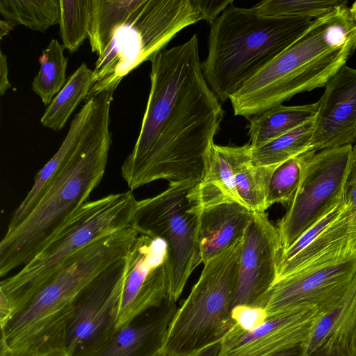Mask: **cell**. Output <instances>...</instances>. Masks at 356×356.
Listing matches in <instances>:
<instances>
[{
    "instance_id": "15",
    "label": "cell",
    "mask_w": 356,
    "mask_h": 356,
    "mask_svg": "<svg viewBox=\"0 0 356 356\" xmlns=\"http://www.w3.org/2000/svg\"><path fill=\"white\" fill-rule=\"evenodd\" d=\"M319 312L299 307L268 318L252 331L235 325L220 341L217 356H270L307 341Z\"/></svg>"
},
{
    "instance_id": "39",
    "label": "cell",
    "mask_w": 356,
    "mask_h": 356,
    "mask_svg": "<svg viewBox=\"0 0 356 356\" xmlns=\"http://www.w3.org/2000/svg\"><path fill=\"white\" fill-rule=\"evenodd\" d=\"M0 356H35L32 353L22 350L10 348L3 338L0 339Z\"/></svg>"
},
{
    "instance_id": "25",
    "label": "cell",
    "mask_w": 356,
    "mask_h": 356,
    "mask_svg": "<svg viewBox=\"0 0 356 356\" xmlns=\"http://www.w3.org/2000/svg\"><path fill=\"white\" fill-rule=\"evenodd\" d=\"M143 0H92L88 39L91 51L101 56L115 32L129 19Z\"/></svg>"
},
{
    "instance_id": "42",
    "label": "cell",
    "mask_w": 356,
    "mask_h": 356,
    "mask_svg": "<svg viewBox=\"0 0 356 356\" xmlns=\"http://www.w3.org/2000/svg\"><path fill=\"white\" fill-rule=\"evenodd\" d=\"M45 356H67V355L65 353H54L47 355Z\"/></svg>"
},
{
    "instance_id": "20",
    "label": "cell",
    "mask_w": 356,
    "mask_h": 356,
    "mask_svg": "<svg viewBox=\"0 0 356 356\" xmlns=\"http://www.w3.org/2000/svg\"><path fill=\"white\" fill-rule=\"evenodd\" d=\"M96 102L97 95L88 98L73 118L60 146L36 174L32 187L13 212L7 231L13 230L24 220L69 161L87 130Z\"/></svg>"
},
{
    "instance_id": "1",
    "label": "cell",
    "mask_w": 356,
    "mask_h": 356,
    "mask_svg": "<svg viewBox=\"0 0 356 356\" xmlns=\"http://www.w3.org/2000/svg\"><path fill=\"white\" fill-rule=\"evenodd\" d=\"M140 131L121 166L130 191L152 181L197 183L224 111L206 81L196 34L151 60Z\"/></svg>"
},
{
    "instance_id": "7",
    "label": "cell",
    "mask_w": 356,
    "mask_h": 356,
    "mask_svg": "<svg viewBox=\"0 0 356 356\" xmlns=\"http://www.w3.org/2000/svg\"><path fill=\"white\" fill-rule=\"evenodd\" d=\"M138 200L132 191L84 203L44 248L0 283V305L11 319L70 255L94 241L131 227Z\"/></svg>"
},
{
    "instance_id": "8",
    "label": "cell",
    "mask_w": 356,
    "mask_h": 356,
    "mask_svg": "<svg viewBox=\"0 0 356 356\" xmlns=\"http://www.w3.org/2000/svg\"><path fill=\"white\" fill-rule=\"evenodd\" d=\"M241 246L242 239L203 264L197 282L169 325L163 351L176 355H193L221 341L235 325L232 304Z\"/></svg>"
},
{
    "instance_id": "6",
    "label": "cell",
    "mask_w": 356,
    "mask_h": 356,
    "mask_svg": "<svg viewBox=\"0 0 356 356\" xmlns=\"http://www.w3.org/2000/svg\"><path fill=\"white\" fill-rule=\"evenodd\" d=\"M229 4V1L143 0L98 56L87 99L103 91L114 92L126 75L151 61L181 30L201 20L212 23Z\"/></svg>"
},
{
    "instance_id": "35",
    "label": "cell",
    "mask_w": 356,
    "mask_h": 356,
    "mask_svg": "<svg viewBox=\"0 0 356 356\" xmlns=\"http://www.w3.org/2000/svg\"><path fill=\"white\" fill-rule=\"evenodd\" d=\"M343 202L350 212L356 213V143L353 145L348 173L346 178Z\"/></svg>"
},
{
    "instance_id": "31",
    "label": "cell",
    "mask_w": 356,
    "mask_h": 356,
    "mask_svg": "<svg viewBox=\"0 0 356 356\" xmlns=\"http://www.w3.org/2000/svg\"><path fill=\"white\" fill-rule=\"evenodd\" d=\"M346 0H266L254 6L260 15L266 17L320 18Z\"/></svg>"
},
{
    "instance_id": "17",
    "label": "cell",
    "mask_w": 356,
    "mask_h": 356,
    "mask_svg": "<svg viewBox=\"0 0 356 356\" xmlns=\"http://www.w3.org/2000/svg\"><path fill=\"white\" fill-rule=\"evenodd\" d=\"M321 352L356 356V275L342 298L313 323L307 356Z\"/></svg>"
},
{
    "instance_id": "9",
    "label": "cell",
    "mask_w": 356,
    "mask_h": 356,
    "mask_svg": "<svg viewBox=\"0 0 356 356\" xmlns=\"http://www.w3.org/2000/svg\"><path fill=\"white\" fill-rule=\"evenodd\" d=\"M195 182L169 184L159 194L138 200L131 227L167 244L168 298L177 302L195 268L202 263L198 240L199 209L188 198Z\"/></svg>"
},
{
    "instance_id": "41",
    "label": "cell",
    "mask_w": 356,
    "mask_h": 356,
    "mask_svg": "<svg viewBox=\"0 0 356 356\" xmlns=\"http://www.w3.org/2000/svg\"><path fill=\"white\" fill-rule=\"evenodd\" d=\"M349 10L353 20L356 22V1L352 4Z\"/></svg>"
},
{
    "instance_id": "3",
    "label": "cell",
    "mask_w": 356,
    "mask_h": 356,
    "mask_svg": "<svg viewBox=\"0 0 356 356\" xmlns=\"http://www.w3.org/2000/svg\"><path fill=\"white\" fill-rule=\"evenodd\" d=\"M356 50V22L347 4L314 19L291 46L232 95L235 115L250 119L297 94L323 87Z\"/></svg>"
},
{
    "instance_id": "21",
    "label": "cell",
    "mask_w": 356,
    "mask_h": 356,
    "mask_svg": "<svg viewBox=\"0 0 356 356\" xmlns=\"http://www.w3.org/2000/svg\"><path fill=\"white\" fill-rule=\"evenodd\" d=\"M241 147L215 143L212 145L200 180L188 193V198L193 205L200 209L232 200L244 205L237 193L234 179V165Z\"/></svg>"
},
{
    "instance_id": "27",
    "label": "cell",
    "mask_w": 356,
    "mask_h": 356,
    "mask_svg": "<svg viewBox=\"0 0 356 356\" xmlns=\"http://www.w3.org/2000/svg\"><path fill=\"white\" fill-rule=\"evenodd\" d=\"M314 119L257 147H251L252 161L258 165H280L309 151Z\"/></svg>"
},
{
    "instance_id": "5",
    "label": "cell",
    "mask_w": 356,
    "mask_h": 356,
    "mask_svg": "<svg viewBox=\"0 0 356 356\" xmlns=\"http://www.w3.org/2000/svg\"><path fill=\"white\" fill-rule=\"evenodd\" d=\"M307 17H266L254 6H229L210 25L202 63L209 87L224 102L311 26Z\"/></svg>"
},
{
    "instance_id": "12",
    "label": "cell",
    "mask_w": 356,
    "mask_h": 356,
    "mask_svg": "<svg viewBox=\"0 0 356 356\" xmlns=\"http://www.w3.org/2000/svg\"><path fill=\"white\" fill-rule=\"evenodd\" d=\"M127 268L126 255L79 294L65 339L67 356H94L112 339L117 331Z\"/></svg>"
},
{
    "instance_id": "36",
    "label": "cell",
    "mask_w": 356,
    "mask_h": 356,
    "mask_svg": "<svg viewBox=\"0 0 356 356\" xmlns=\"http://www.w3.org/2000/svg\"><path fill=\"white\" fill-rule=\"evenodd\" d=\"M7 56L0 51V95H3L6 91L12 87L8 80Z\"/></svg>"
},
{
    "instance_id": "16",
    "label": "cell",
    "mask_w": 356,
    "mask_h": 356,
    "mask_svg": "<svg viewBox=\"0 0 356 356\" xmlns=\"http://www.w3.org/2000/svg\"><path fill=\"white\" fill-rule=\"evenodd\" d=\"M325 87L317 102L309 151L356 143V69L343 65Z\"/></svg>"
},
{
    "instance_id": "34",
    "label": "cell",
    "mask_w": 356,
    "mask_h": 356,
    "mask_svg": "<svg viewBox=\"0 0 356 356\" xmlns=\"http://www.w3.org/2000/svg\"><path fill=\"white\" fill-rule=\"evenodd\" d=\"M232 318L237 325L245 331L256 329L268 319L264 309L246 305L233 307Z\"/></svg>"
},
{
    "instance_id": "40",
    "label": "cell",
    "mask_w": 356,
    "mask_h": 356,
    "mask_svg": "<svg viewBox=\"0 0 356 356\" xmlns=\"http://www.w3.org/2000/svg\"><path fill=\"white\" fill-rule=\"evenodd\" d=\"M15 26L7 20L1 19L0 21V40H1L3 36L8 35L9 32L14 29Z\"/></svg>"
},
{
    "instance_id": "22",
    "label": "cell",
    "mask_w": 356,
    "mask_h": 356,
    "mask_svg": "<svg viewBox=\"0 0 356 356\" xmlns=\"http://www.w3.org/2000/svg\"><path fill=\"white\" fill-rule=\"evenodd\" d=\"M351 250H356V213L350 212L344 205L339 216L309 245L288 261L279 265L275 282L314 260Z\"/></svg>"
},
{
    "instance_id": "11",
    "label": "cell",
    "mask_w": 356,
    "mask_h": 356,
    "mask_svg": "<svg viewBox=\"0 0 356 356\" xmlns=\"http://www.w3.org/2000/svg\"><path fill=\"white\" fill-rule=\"evenodd\" d=\"M356 275V250L314 260L271 286L260 300L267 318L299 307L323 314L344 295Z\"/></svg>"
},
{
    "instance_id": "14",
    "label": "cell",
    "mask_w": 356,
    "mask_h": 356,
    "mask_svg": "<svg viewBox=\"0 0 356 356\" xmlns=\"http://www.w3.org/2000/svg\"><path fill=\"white\" fill-rule=\"evenodd\" d=\"M283 252L280 234L267 213L254 212L242 238L236 287L232 308L257 307L276 280Z\"/></svg>"
},
{
    "instance_id": "24",
    "label": "cell",
    "mask_w": 356,
    "mask_h": 356,
    "mask_svg": "<svg viewBox=\"0 0 356 356\" xmlns=\"http://www.w3.org/2000/svg\"><path fill=\"white\" fill-rule=\"evenodd\" d=\"M280 165H258L251 158L249 143L241 147L234 165L235 184L244 205L254 212H265L271 177Z\"/></svg>"
},
{
    "instance_id": "32",
    "label": "cell",
    "mask_w": 356,
    "mask_h": 356,
    "mask_svg": "<svg viewBox=\"0 0 356 356\" xmlns=\"http://www.w3.org/2000/svg\"><path fill=\"white\" fill-rule=\"evenodd\" d=\"M305 152L281 163L274 171L266 200L268 208L275 203L288 204L300 183Z\"/></svg>"
},
{
    "instance_id": "23",
    "label": "cell",
    "mask_w": 356,
    "mask_h": 356,
    "mask_svg": "<svg viewBox=\"0 0 356 356\" xmlns=\"http://www.w3.org/2000/svg\"><path fill=\"white\" fill-rule=\"evenodd\" d=\"M318 104L298 106L280 105L249 119V144L252 148L265 143L314 119Z\"/></svg>"
},
{
    "instance_id": "38",
    "label": "cell",
    "mask_w": 356,
    "mask_h": 356,
    "mask_svg": "<svg viewBox=\"0 0 356 356\" xmlns=\"http://www.w3.org/2000/svg\"><path fill=\"white\" fill-rule=\"evenodd\" d=\"M307 343H301L270 356H307Z\"/></svg>"
},
{
    "instance_id": "28",
    "label": "cell",
    "mask_w": 356,
    "mask_h": 356,
    "mask_svg": "<svg viewBox=\"0 0 356 356\" xmlns=\"http://www.w3.org/2000/svg\"><path fill=\"white\" fill-rule=\"evenodd\" d=\"M0 13L14 25L43 33L59 24L60 0H1Z\"/></svg>"
},
{
    "instance_id": "33",
    "label": "cell",
    "mask_w": 356,
    "mask_h": 356,
    "mask_svg": "<svg viewBox=\"0 0 356 356\" xmlns=\"http://www.w3.org/2000/svg\"><path fill=\"white\" fill-rule=\"evenodd\" d=\"M344 205L343 201L340 202L331 212L306 231L290 248L282 252L279 265L288 261L309 245L328 225L339 216Z\"/></svg>"
},
{
    "instance_id": "30",
    "label": "cell",
    "mask_w": 356,
    "mask_h": 356,
    "mask_svg": "<svg viewBox=\"0 0 356 356\" xmlns=\"http://www.w3.org/2000/svg\"><path fill=\"white\" fill-rule=\"evenodd\" d=\"M92 6V0H60V36L70 53L88 38Z\"/></svg>"
},
{
    "instance_id": "4",
    "label": "cell",
    "mask_w": 356,
    "mask_h": 356,
    "mask_svg": "<svg viewBox=\"0 0 356 356\" xmlns=\"http://www.w3.org/2000/svg\"><path fill=\"white\" fill-rule=\"evenodd\" d=\"M133 243L127 230L99 238L67 257L35 296L1 329L15 350L35 356L65 352L77 298L97 276L125 257Z\"/></svg>"
},
{
    "instance_id": "18",
    "label": "cell",
    "mask_w": 356,
    "mask_h": 356,
    "mask_svg": "<svg viewBox=\"0 0 356 356\" xmlns=\"http://www.w3.org/2000/svg\"><path fill=\"white\" fill-rule=\"evenodd\" d=\"M177 302L163 304L118 330L110 341L94 356H155L162 348Z\"/></svg>"
},
{
    "instance_id": "29",
    "label": "cell",
    "mask_w": 356,
    "mask_h": 356,
    "mask_svg": "<svg viewBox=\"0 0 356 356\" xmlns=\"http://www.w3.org/2000/svg\"><path fill=\"white\" fill-rule=\"evenodd\" d=\"M64 47L52 39L39 57L40 68L34 77L32 90L40 97L44 106H49L66 83L67 58Z\"/></svg>"
},
{
    "instance_id": "37",
    "label": "cell",
    "mask_w": 356,
    "mask_h": 356,
    "mask_svg": "<svg viewBox=\"0 0 356 356\" xmlns=\"http://www.w3.org/2000/svg\"><path fill=\"white\" fill-rule=\"evenodd\" d=\"M220 341L213 343L201 350L190 355H176L168 354L161 350L155 356H217L220 350Z\"/></svg>"
},
{
    "instance_id": "13",
    "label": "cell",
    "mask_w": 356,
    "mask_h": 356,
    "mask_svg": "<svg viewBox=\"0 0 356 356\" xmlns=\"http://www.w3.org/2000/svg\"><path fill=\"white\" fill-rule=\"evenodd\" d=\"M127 263L117 330L168 298V247L162 238L138 234L127 252Z\"/></svg>"
},
{
    "instance_id": "2",
    "label": "cell",
    "mask_w": 356,
    "mask_h": 356,
    "mask_svg": "<svg viewBox=\"0 0 356 356\" xmlns=\"http://www.w3.org/2000/svg\"><path fill=\"white\" fill-rule=\"evenodd\" d=\"M113 92L97 94L87 130L70 159L24 220L0 242V276L32 260L87 202L104 175Z\"/></svg>"
},
{
    "instance_id": "26",
    "label": "cell",
    "mask_w": 356,
    "mask_h": 356,
    "mask_svg": "<svg viewBox=\"0 0 356 356\" xmlns=\"http://www.w3.org/2000/svg\"><path fill=\"white\" fill-rule=\"evenodd\" d=\"M92 77L93 70L81 63L52 99L40 119L41 124L54 131L63 129L80 102L87 99Z\"/></svg>"
},
{
    "instance_id": "10",
    "label": "cell",
    "mask_w": 356,
    "mask_h": 356,
    "mask_svg": "<svg viewBox=\"0 0 356 356\" xmlns=\"http://www.w3.org/2000/svg\"><path fill=\"white\" fill-rule=\"evenodd\" d=\"M353 145L305 152L298 190L278 220L283 252L343 201Z\"/></svg>"
},
{
    "instance_id": "19",
    "label": "cell",
    "mask_w": 356,
    "mask_h": 356,
    "mask_svg": "<svg viewBox=\"0 0 356 356\" xmlns=\"http://www.w3.org/2000/svg\"><path fill=\"white\" fill-rule=\"evenodd\" d=\"M254 211L236 201L199 209L198 240L202 263L220 254L242 239Z\"/></svg>"
}]
</instances>
